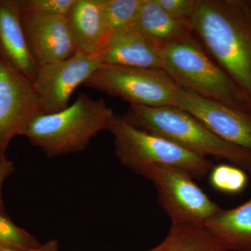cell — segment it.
Segmentation results:
<instances>
[{
  "label": "cell",
  "instance_id": "obj_26",
  "mask_svg": "<svg viewBox=\"0 0 251 251\" xmlns=\"http://www.w3.org/2000/svg\"><path fill=\"white\" fill-rule=\"evenodd\" d=\"M250 1L251 4V0H250V1Z\"/></svg>",
  "mask_w": 251,
  "mask_h": 251
},
{
  "label": "cell",
  "instance_id": "obj_18",
  "mask_svg": "<svg viewBox=\"0 0 251 251\" xmlns=\"http://www.w3.org/2000/svg\"><path fill=\"white\" fill-rule=\"evenodd\" d=\"M145 0H102V8L108 37L128 27L135 21Z\"/></svg>",
  "mask_w": 251,
  "mask_h": 251
},
{
  "label": "cell",
  "instance_id": "obj_23",
  "mask_svg": "<svg viewBox=\"0 0 251 251\" xmlns=\"http://www.w3.org/2000/svg\"><path fill=\"white\" fill-rule=\"evenodd\" d=\"M14 171V164L11 161L0 160V213L4 214V203L1 196V188L4 180Z\"/></svg>",
  "mask_w": 251,
  "mask_h": 251
},
{
  "label": "cell",
  "instance_id": "obj_11",
  "mask_svg": "<svg viewBox=\"0 0 251 251\" xmlns=\"http://www.w3.org/2000/svg\"><path fill=\"white\" fill-rule=\"evenodd\" d=\"M28 48L39 66L70 58L77 51L67 16L21 14Z\"/></svg>",
  "mask_w": 251,
  "mask_h": 251
},
{
  "label": "cell",
  "instance_id": "obj_13",
  "mask_svg": "<svg viewBox=\"0 0 251 251\" xmlns=\"http://www.w3.org/2000/svg\"><path fill=\"white\" fill-rule=\"evenodd\" d=\"M0 56L32 82L35 79L39 65L28 48L19 0H0Z\"/></svg>",
  "mask_w": 251,
  "mask_h": 251
},
{
  "label": "cell",
  "instance_id": "obj_7",
  "mask_svg": "<svg viewBox=\"0 0 251 251\" xmlns=\"http://www.w3.org/2000/svg\"><path fill=\"white\" fill-rule=\"evenodd\" d=\"M140 175L153 183L158 201L172 224L203 226L221 209L188 173L171 167L150 166Z\"/></svg>",
  "mask_w": 251,
  "mask_h": 251
},
{
  "label": "cell",
  "instance_id": "obj_9",
  "mask_svg": "<svg viewBox=\"0 0 251 251\" xmlns=\"http://www.w3.org/2000/svg\"><path fill=\"white\" fill-rule=\"evenodd\" d=\"M101 66L96 56L80 50L70 58L39 66L33 85L43 112L53 114L68 108L75 89L84 85Z\"/></svg>",
  "mask_w": 251,
  "mask_h": 251
},
{
  "label": "cell",
  "instance_id": "obj_25",
  "mask_svg": "<svg viewBox=\"0 0 251 251\" xmlns=\"http://www.w3.org/2000/svg\"><path fill=\"white\" fill-rule=\"evenodd\" d=\"M248 172H249V174H250L251 176V168H250V169H249V171H248Z\"/></svg>",
  "mask_w": 251,
  "mask_h": 251
},
{
  "label": "cell",
  "instance_id": "obj_12",
  "mask_svg": "<svg viewBox=\"0 0 251 251\" xmlns=\"http://www.w3.org/2000/svg\"><path fill=\"white\" fill-rule=\"evenodd\" d=\"M163 49L128 27L112 33L96 55L102 65L161 69Z\"/></svg>",
  "mask_w": 251,
  "mask_h": 251
},
{
  "label": "cell",
  "instance_id": "obj_3",
  "mask_svg": "<svg viewBox=\"0 0 251 251\" xmlns=\"http://www.w3.org/2000/svg\"><path fill=\"white\" fill-rule=\"evenodd\" d=\"M122 118L135 128L169 140L198 156L227 160L247 171L251 167V152L221 139L178 107L130 105Z\"/></svg>",
  "mask_w": 251,
  "mask_h": 251
},
{
  "label": "cell",
  "instance_id": "obj_4",
  "mask_svg": "<svg viewBox=\"0 0 251 251\" xmlns=\"http://www.w3.org/2000/svg\"><path fill=\"white\" fill-rule=\"evenodd\" d=\"M162 68L179 88L251 115V103L191 35L163 48Z\"/></svg>",
  "mask_w": 251,
  "mask_h": 251
},
{
  "label": "cell",
  "instance_id": "obj_14",
  "mask_svg": "<svg viewBox=\"0 0 251 251\" xmlns=\"http://www.w3.org/2000/svg\"><path fill=\"white\" fill-rule=\"evenodd\" d=\"M67 18L77 50L97 55L108 38L102 0H76Z\"/></svg>",
  "mask_w": 251,
  "mask_h": 251
},
{
  "label": "cell",
  "instance_id": "obj_6",
  "mask_svg": "<svg viewBox=\"0 0 251 251\" xmlns=\"http://www.w3.org/2000/svg\"><path fill=\"white\" fill-rule=\"evenodd\" d=\"M130 105L174 106L179 87L161 69L103 64L84 85Z\"/></svg>",
  "mask_w": 251,
  "mask_h": 251
},
{
  "label": "cell",
  "instance_id": "obj_24",
  "mask_svg": "<svg viewBox=\"0 0 251 251\" xmlns=\"http://www.w3.org/2000/svg\"><path fill=\"white\" fill-rule=\"evenodd\" d=\"M0 251H59V243L57 240L50 239L45 244H41L39 247L34 248V249H25V250L0 245Z\"/></svg>",
  "mask_w": 251,
  "mask_h": 251
},
{
  "label": "cell",
  "instance_id": "obj_16",
  "mask_svg": "<svg viewBox=\"0 0 251 251\" xmlns=\"http://www.w3.org/2000/svg\"><path fill=\"white\" fill-rule=\"evenodd\" d=\"M204 228L227 251H251V198L231 209H221Z\"/></svg>",
  "mask_w": 251,
  "mask_h": 251
},
{
  "label": "cell",
  "instance_id": "obj_20",
  "mask_svg": "<svg viewBox=\"0 0 251 251\" xmlns=\"http://www.w3.org/2000/svg\"><path fill=\"white\" fill-rule=\"evenodd\" d=\"M0 245L25 250L39 247L41 244L34 236L0 213Z\"/></svg>",
  "mask_w": 251,
  "mask_h": 251
},
{
  "label": "cell",
  "instance_id": "obj_1",
  "mask_svg": "<svg viewBox=\"0 0 251 251\" xmlns=\"http://www.w3.org/2000/svg\"><path fill=\"white\" fill-rule=\"evenodd\" d=\"M193 35L251 103V4L246 0H198Z\"/></svg>",
  "mask_w": 251,
  "mask_h": 251
},
{
  "label": "cell",
  "instance_id": "obj_5",
  "mask_svg": "<svg viewBox=\"0 0 251 251\" xmlns=\"http://www.w3.org/2000/svg\"><path fill=\"white\" fill-rule=\"evenodd\" d=\"M109 131L114 137L115 153L122 166L140 174L150 166L171 167L188 173L193 179L209 174L214 163L169 140L138 129L115 116Z\"/></svg>",
  "mask_w": 251,
  "mask_h": 251
},
{
  "label": "cell",
  "instance_id": "obj_17",
  "mask_svg": "<svg viewBox=\"0 0 251 251\" xmlns=\"http://www.w3.org/2000/svg\"><path fill=\"white\" fill-rule=\"evenodd\" d=\"M147 251H227L203 226L172 224L166 239Z\"/></svg>",
  "mask_w": 251,
  "mask_h": 251
},
{
  "label": "cell",
  "instance_id": "obj_21",
  "mask_svg": "<svg viewBox=\"0 0 251 251\" xmlns=\"http://www.w3.org/2000/svg\"><path fill=\"white\" fill-rule=\"evenodd\" d=\"M76 0H19L21 14L67 16Z\"/></svg>",
  "mask_w": 251,
  "mask_h": 251
},
{
  "label": "cell",
  "instance_id": "obj_10",
  "mask_svg": "<svg viewBox=\"0 0 251 251\" xmlns=\"http://www.w3.org/2000/svg\"><path fill=\"white\" fill-rule=\"evenodd\" d=\"M174 106L182 109L221 139L251 153V115L178 89Z\"/></svg>",
  "mask_w": 251,
  "mask_h": 251
},
{
  "label": "cell",
  "instance_id": "obj_15",
  "mask_svg": "<svg viewBox=\"0 0 251 251\" xmlns=\"http://www.w3.org/2000/svg\"><path fill=\"white\" fill-rule=\"evenodd\" d=\"M163 48L193 35L191 21L172 18L157 0H145L138 16L128 27Z\"/></svg>",
  "mask_w": 251,
  "mask_h": 251
},
{
  "label": "cell",
  "instance_id": "obj_8",
  "mask_svg": "<svg viewBox=\"0 0 251 251\" xmlns=\"http://www.w3.org/2000/svg\"><path fill=\"white\" fill-rule=\"evenodd\" d=\"M43 112L33 82L0 56V160L11 140Z\"/></svg>",
  "mask_w": 251,
  "mask_h": 251
},
{
  "label": "cell",
  "instance_id": "obj_2",
  "mask_svg": "<svg viewBox=\"0 0 251 251\" xmlns=\"http://www.w3.org/2000/svg\"><path fill=\"white\" fill-rule=\"evenodd\" d=\"M115 117L103 99L94 100L81 93L62 111L36 115L20 135L25 136L46 156L54 158L84 151L100 132L110 129Z\"/></svg>",
  "mask_w": 251,
  "mask_h": 251
},
{
  "label": "cell",
  "instance_id": "obj_22",
  "mask_svg": "<svg viewBox=\"0 0 251 251\" xmlns=\"http://www.w3.org/2000/svg\"><path fill=\"white\" fill-rule=\"evenodd\" d=\"M160 6L172 18L179 21H191L198 0H157Z\"/></svg>",
  "mask_w": 251,
  "mask_h": 251
},
{
  "label": "cell",
  "instance_id": "obj_19",
  "mask_svg": "<svg viewBox=\"0 0 251 251\" xmlns=\"http://www.w3.org/2000/svg\"><path fill=\"white\" fill-rule=\"evenodd\" d=\"M210 173L211 186L221 192L236 194L247 187V175L239 167L220 164L214 166Z\"/></svg>",
  "mask_w": 251,
  "mask_h": 251
}]
</instances>
